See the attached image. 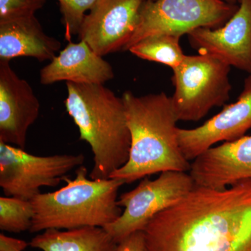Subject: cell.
I'll return each instance as SVG.
<instances>
[{
    "label": "cell",
    "instance_id": "6da1fadb",
    "mask_svg": "<svg viewBox=\"0 0 251 251\" xmlns=\"http://www.w3.org/2000/svg\"><path fill=\"white\" fill-rule=\"evenodd\" d=\"M148 251H251V179L195 187L144 229Z\"/></svg>",
    "mask_w": 251,
    "mask_h": 251
},
{
    "label": "cell",
    "instance_id": "7a4b0ae2",
    "mask_svg": "<svg viewBox=\"0 0 251 251\" xmlns=\"http://www.w3.org/2000/svg\"><path fill=\"white\" fill-rule=\"evenodd\" d=\"M122 97L130 135L129 156L110 178L126 184L163 172H189L191 163L180 148L179 120L171 97L164 92L138 97L126 91Z\"/></svg>",
    "mask_w": 251,
    "mask_h": 251
},
{
    "label": "cell",
    "instance_id": "3957f363",
    "mask_svg": "<svg viewBox=\"0 0 251 251\" xmlns=\"http://www.w3.org/2000/svg\"><path fill=\"white\" fill-rule=\"evenodd\" d=\"M67 83L66 110L78 128L80 140L90 145L92 179H109L129 156L130 135L125 103L104 85Z\"/></svg>",
    "mask_w": 251,
    "mask_h": 251
},
{
    "label": "cell",
    "instance_id": "277c9868",
    "mask_svg": "<svg viewBox=\"0 0 251 251\" xmlns=\"http://www.w3.org/2000/svg\"><path fill=\"white\" fill-rule=\"evenodd\" d=\"M87 174V168L81 166L74 179L64 178L65 186L33 198L34 216L29 232L104 227L116 221L123 211L117 204V194L125 182L112 178L89 179Z\"/></svg>",
    "mask_w": 251,
    "mask_h": 251
},
{
    "label": "cell",
    "instance_id": "5b68a950",
    "mask_svg": "<svg viewBox=\"0 0 251 251\" xmlns=\"http://www.w3.org/2000/svg\"><path fill=\"white\" fill-rule=\"evenodd\" d=\"M230 67L205 54L186 55L173 69L172 105L179 121L198 122L228 101Z\"/></svg>",
    "mask_w": 251,
    "mask_h": 251
},
{
    "label": "cell",
    "instance_id": "8992f818",
    "mask_svg": "<svg viewBox=\"0 0 251 251\" xmlns=\"http://www.w3.org/2000/svg\"><path fill=\"white\" fill-rule=\"evenodd\" d=\"M238 6L223 0H148L125 50L149 36L173 34L181 37L198 28L221 27Z\"/></svg>",
    "mask_w": 251,
    "mask_h": 251
},
{
    "label": "cell",
    "instance_id": "52a82bcc",
    "mask_svg": "<svg viewBox=\"0 0 251 251\" xmlns=\"http://www.w3.org/2000/svg\"><path fill=\"white\" fill-rule=\"evenodd\" d=\"M195 186L188 172H163L154 180L146 176L120 196L117 204L125 210L104 228L118 244L130 234L144 231L155 216L184 198Z\"/></svg>",
    "mask_w": 251,
    "mask_h": 251
},
{
    "label": "cell",
    "instance_id": "ba28073f",
    "mask_svg": "<svg viewBox=\"0 0 251 251\" xmlns=\"http://www.w3.org/2000/svg\"><path fill=\"white\" fill-rule=\"evenodd\" d=\"M84 161L82 154L36 156L0 142V187L4 196L31 201L41 187L57 186Z\"/></svg>",
    "mask_w": 251,
    "mask_h": 251
},
{
    "label": "cell",
    "instance_id": "9c48e42d",
    "mask_svg": "<svg viewBox=\"0 0 251 251\" xmlns=\"http://www.w3.org/2000/svg\"><path fill=\"white\" fill-rule=\"evenodd\" d=\"M147 1L97 0L82 21L79 38L101 57L125 50Z\"/></svg>",
    "mask_w": 251,
    "mask_h": 251
},
{
    "label": "cell",
    "instance_id": "30bf717a",
    "mask_svg": "<svg viewBox=\"0 0 251 251\" xmlns=\"http://www.w3.org/2000/svg\"><path fill=\"white\" fill-rule=\"evenodd\" d=\"M238 5L224 25L198 28L188 33V41L198 53L251 74V0H239Z\"/></svg>",
    "mask_w": 251,
    "mask_h": 251
},
{
    "label": "cell",
    "instance_id": "8fae6325",
    "mask_svg": "<svg viewBox=\"0 0 251 251\" xmlns=\"http://www.w3.org/2000/svg\"><path fill=\"white\" fill-rule=\"evenodd\" d=\"M251 129V74L244 81L237 100L225 105L214 115L197 128H177L178 140L188 161L222 141H232L246 135Z\"/></svg>",
    "mask_w": 251,
    "mask_h": 251
},
{
    "label": "cell",
    "instance_id": "7c38bea8",
    "mask_svg": "<svg viewBox=\"0 0 251 251\" xmlns=\"http://www.w3.org/2000/svg\"><path fill=\"white\" fill-rule=\"evenodd\" d=\"M40 103L29 82L0 61V142L25 150L27 130L37 120Z\"/></svg>",
    "mask_w": 251,
    "mask_h": 251
},
{
    "label": "cell",
    "instance_id": "4fadbf2b",
    "mask_svg": "<svg viewBox=\"0 0 251 251\" xmlns=\"http://www.w3.org/2000/svg\"><path fill=\"white\" fill-rule=\"evenodd\" d=\"M195 185L224 189L251 179V135L211 147L193 160L188 172Z\"/></svg>",
    "mask_w": 251,
    "mask_h": 251
},
{
    "label": "cell",
    "instance_id": "5bb4252c",
    "mask_svg": "<svg viewBox=\"0 0 251 251\" xmlns=\"http://www.w3.org/2000/svg\"><path fill=\"white\" fill-rule=\"evenodd\" d=\"M115 77L111 64L99 55L85 41H69L40 72L42 85L66 81L76 84L104 85Z\"/></svg>",
    "mask_w": 251,
    "mask_h": 251
},
{
    "label": "cell",
    "instance_id": "9a60e30c",
    "mask_svg": "<svg viewBox=\"0 0 251 251\" xmlns=\"http://www.w3.org/2000/svg\"><path fill=\"white\" fill-rule=\"evenodd\" d=\"M61 46L60 41L46 34L35 15L0 21V61L29 57L50 62Z\"/></svg>",
    "mask_w": 251,
    "mask_h": 251
},
{
    "label": "cell",
    "instance_id": "2e32d148",
    "mask_svg": "<svg viewBox=\"0 0 251 251\" xmlns=\"http://www.w3.org/2000/svg\"><path fill=\"white\" fill-rule=\"evenodd\" d=\"M117 244L104 227L94 226L46 229L29 243L42 251H115Z\"/></svg>",
    "mask_w": 251,
    "mask_h": 251
},
{
    "label": "cell",
    "instance_id": "e0dca14e",
    "mask_svg": "<svg viewBox=\"0 0 251 251\" xmlns=\"http://www.w3.org/2000/svg\"><path fill=\"white\" fill-rule=\"evenodd\" d=\"M180 38L173 34L149 36L138 41L128 50L140 59L159 63L173 70L179 67L186 55L180 46Z\"/></svg>",
    "mask_w": 251,
    "mask_h": 251
},
{
    "label": "cell",
    "instance_id": "ac0fdd59",
    "mask_svg": "<svg viewBox=\"0 0 251 251\" xmlns=\"http://www.w3.org/2000/svg\"><path fill=\"white\" fill-rule=\"evenodd\" d=\"M34 216L31 201L11 196L0 197L1 230L14 233L29 231Z\"/></svg>",
    "mask_w": 251,
    "mask_h": 251
},
{
    "label": "cell",
    "instance_id": "d6986e66",
    "mask_svg": "<svg viewBox=\"0 0 251 251\" xmlns=\"http://www.w3.org/2000/svg\"><path fill=\"white\" fill-rule=\"evenodd\" d=\"M62 14L66 40L72 41L73 36L79 34L86 16L97 0H57Z\"/></svg>",
    "mask_w": 251,
    "mask_h": 251
},
{
    "label": "cell",
    "instance_id": "ffe728a7",
    "mask_svg": "<svg viewBox=\"0 0 251 251\" xmlns=\"http://www.w3.org/2000/svg\"><path fill=\"white\" fill-rule=\"evenodd\" d=\"M46 0H0V21L34 16Z\"/></svg>",
    "mask_w": 251,
    "mask_h": 251
},
{
    "label": "cell",
    "instance_id": "44dd1931",
    "mask_svg": "<svg viewBox=\"0 0 251 251\" xmlns=\"http://www.w3.org/2000/svg\"><path fill=\"white\" fill-rule=\"evenodd\" d=\"M115 251H148L143 231L130 234L118 243Z\"/></svg>",
    "mask_w": 251,
    "mask_h": 251
},
{
    "label": "cell",
    "instance_id": "7402d4cb",
    "mask_svg": "<svg viewBox=\"0 0 251 251\" xmlns=\"http://www.w3.org/2000/svg\"><path fill=\"white\" fill-rule=\"evenodd\" d=\"M28 246L29 244L22 239L0 234V251H23Z\"/></svg>",
    "mask_w": 251,
    "mask_h": 251
},
{
    "label": "cell",
    "instance_id": "603a6c76",
    "mask_svg": "<svg viewBox=\"0 0 251 251\" xmlns=\"http://www.w3.org/2000/svg\"><path fill=\"white\" fill-rule=\"evenodd\" d=\"M223 1H226V2L230 4H237V2L239 1V0H223Z\"/></svg>",
    "mask_w": 251,
    "mask_h": 251
}]
</instances>
